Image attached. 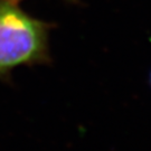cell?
<instances>
[{
  "mask_svg": "<svg viewBox=\"0 0 151 151\" xmlns=\"http://www.w3.org/2000/svg\"><path fill=\"white\" fill-rule=\"evenodd\" d=\"M53 25L30 16L10 0H0V80L8 81L19 66L52 62L49 32Z\"/></svg>",
  "mask_w": 151,
  "mask_h": 151,
  "instance_id": "cell-1",
  "label": "cell"
},
{
  "mask_svg": "<svg viewBox=\"0 0 151 151\" xmlns=\"http://www.w3.org/2000/svg\"><path fill=\"white\" fill-rule=\"evenodd\" d=\"M10 1H14V2H18L20 0H10ZM67 1H73V2H76V0H67Z\"/></svg>",
  "mask_w": 151,
  "mask_h": 151,
  "instance_id": "cell-2",
  "label": "cell"
},
{
  "mask_svg": "<svg viewBox=\"0 0 151 151\" xmlns=\"http://www.w3.org/2000/svg\"><path fill=\"white\" fill-rule=\"evenodd\" d=\"M149 85H150V87H151V70H150V73H149Z\"/></svg>",
  "mask_w": 151,
  "mask_h": 151,
  "instance_id": "cell-3",
  "label": "cell"
}]
</instances>
